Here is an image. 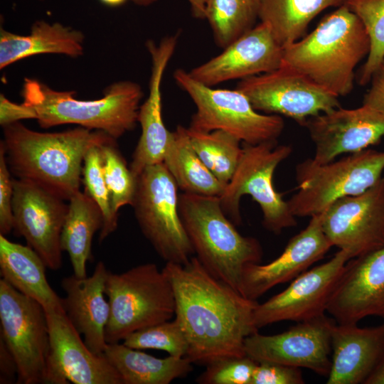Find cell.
<instances>
[{"instance_id":"cell-1","label":"cell","mask_w":384,"mask_h":384,"mask_svg":"<svg viewBox=\"0 0 384 384\" xmlns=\"http://www.w3.org/2000/svg\"><path fill=\"white\" fill-rule=\"evenodd\" d=\"M162 269L173 286L175 319L188 341L186 357L207 366L245 356L246 338L258 331L254 323L257 300L213 276L196 256L185 265L166 262Z\"/></svg>"},{"instance_id":"cell-2","label":"cell","mask_w":384,"mask_h":384,"mask_svg":"<svg viewBox=\"0 0 384 384\" xmlns=\"http://www.w3.org/2000/svg\"><path fill=\"white\" fill-rule=\"evenodd\" d=\"M1 142L11 173L36 183L64 200L80 191L85 156L114 139L83 127L60 132H39L20 123L3 127Z\"/></svg>"},{"instance_id":"cell-3","label":"cell","mask_w":384,"mask_h":384,"mask_svg":"<svg viewBox=\"0 0 384 384\" xmlns=\"http://www.w3.org/2000/svg\"><path fill=\"white\" fill-rule=\"evenodd\" d=\"M369 50L364 26L343 4L309 34L284 47L282 65L338 97L346 96L353 89L356 67Z\"/></svg>"},{"instance_id":"cell-4","label":"cell","mask_w":384,"mask_h":384,"mask_svg":"<svg viewBox=\"0 0 384 384\" xmlns=\"http://www.w3.org/2000/svg\"><path fill=\"white\" fill-rule=\"evenodd\" d=\"M75 92L58 91L38 80L26 78L21 90L23 102L42 128L76 124L101 130L117 139L133 130L138 122L144 93L138 83L116 82L107 87L102 97L81 100Z\"/></svg>"},{"instance_id":"cell-5","label":"cell","mask_w":384,"mask_h":384,"mask_svg":"<svg viewBox=\"0 0 384 384\" xmlns=\"http://www.w3.org/2000/svg\"><path fill=\"white\" fill-rule=\"evenodd\" d=\"M178 212L200 262L240 293L244 270L262 260L260 242L238 231L223 210L218 196L183 192L178 196Z\"/></svg>"},{"instance_id":"cell-6","label":"cell","mask_w":384,"mask_h":384,"mask_svg":"<svg viewBox=\"0 0 384 384\" xmlns=\"http://www.w3.org/2000/svg\"><path fill=\"white\" fill-rule=\"evenodd\" d=\"M105 294L110 317L105 328L107 343H119L131 334L175 316L172 284L163 269L145 263L121 273L109 272Z\"/></svg>"},{"instance_id":"cell-7","label":"cell","mask_w":384,"mask_h":384,"mask_svg":"<svg viewBox=\"0 0 384 384\" xmlns=\"http://www.w3.org/2000/svg\"><path fill=\"white\" fill-rule=\"evenodd\" d=\"M384 171V151L366 149L319 164L312 158L298 164V191L287 201L295 217H311L336 200L359 195L373 186Z\"/></svg>"},{"instance_id":"cell-8","label":"cell","mask_w":384,"mask_h":384,"mask_svg":"<svg viewBox=\"0 0 384 384\" xmlns=\"http://www.w3.org/2000/svg\"><path fill=\"white\" fill-rule=\"evenodd\" d=\"M174 79L196 105L189 129L198 132L225 131L247 144L277 142L284 128L277 114H265L254 109L248 98L238 89H215L194 80L181 68Z\"/></svg>"},{"instance_id":"cell-9","label":"cell","mask_w":384,"mask_h":384,"mask_svg":"<svg viewBox=\"0 0 384 384\" xmlns=\"http://www.w3.org/2000/svg\"><path fill=\"white\" fill-rule=\"evenodd\" d=\"M243 154L240 163L223 194L219 196L220 206L227 217L235 225L242 223L240 201L244 195H250L260 206L262 225L267 230L279 234L284 229L297 225L287 201L273 184L277 167L292 152L289 145H279L277 142L258 144L243 143Z\"/></svg>"},{"instance_id":"cell-10","label":"cell","mask_w":384,"mask_h":384,"mask_svg":"<svg viewBox=\"0 0 384 384\" xmlns=\"http://www.w3.org/2000/svg\"><path fill=\"white\" fill-rule=\"evenodd\" d=\"M177 183L164 163L137 177L132 206L142 234L166 262L185 265L195 254L178 212Z\"/></svg>"},{"instance_id":"cell-11","label":"cell","mask_w":384,"mask_h":384,"mask_svg":"<svg viewBox=\"0 0 384 384\" xmlns=\"http://www.w3.org/2000/svg\"><path fill=\"white\" fill-rule=\"evenodd\" d=\"M0 337L18 368L16 383H46L50 334L41 304L0 279Z\"/></svg>"},{"instance_id":"cell-12","label":"cell","mask_w":384,"mask_h":384,"mask_svg":"<svg viewBox=\"0 0 384 384\" xmlns=\"http://www.w3.org/2000/svg\"><path fill=\"white\" fill-rule=\"evenodd\" d=\"M235 88L257 111L283 115L302 126L310 117L341 107L337 95L282 64L273 71L240 80Z\"/></svg>"},{"instance_id":"cell-13","label":"cell","mask_w":384,"mask_h":384,"mask_svg":"<svg viewBox=\"0 0 384 384\" xmlns=\"http://www.w3.org/2000/svg\"><path fill=\"white\" fill-rule=\"evenodd\" d=\"M13 230L52 270L61 268V233L68 210L64 199L30 181L13 178Z\"/></svg>"},{"instance_id":"cell-14","label":"cell","mask_w":384,"mask_h":384,"mask_svg":"<svg viewBox=\"0 0 384 384\" xmlns=\"http://www.w3.org/2000/svg\"><path fill=\"white\" fill-rule=\"evenodd\" d=\"M323 230L351 259L384 246V177L365 192L339 198L323 213Z\"/></svg>"},{"instance_id":"cell-15","label":"cell","mask_w":384,"mask_h":384,"mask_svg":"<svg viewBox=\"0 0 384 384\" xmlns=\"http://www.w3.org/2000/svg\"><path fill=\"white\" fill-rule=\"evenodd\" d=\"M349 260L348 253L339 250L327 262L294 278L284 291L258 303L254 311L257 329L282 321L301 322L325 314Z\"/></svg>"},{"instance_id":"cell-16","label":"cell","mask_w":384,"mask_h":384,"mask_svg":"<svg viewBox=\"0 0 384 384\" xmlns=\"http://www.w3.org/2000/svg\"><path fill=\"white\" fill-rule=\"evenodd\" d=\"M335 322L324 314L298 322L280 334L263 335L257 331L246 338L245 354L257 363L304 368L328 376L331 364V333Z\"/></svg>"},{"instance_id":"cell-17","label":"cell","mask_w":384,"mask_h":384,"mask_svg":"<svg viewBox=\"0 0 384 384\" xmlns=\"http://www.w3.org/2000/svg\"><path fill=\"white\" fill-rule=\"evenodd\" d=\"M45 311L50 334L46 383L122 384L104 353L87 347L63 308Z\"/></svg>"},{"instance_id":"cell-18","label":"cell","mask_w":384,"mask_h":384,"mask_svg":"<svg viewBox=\"0 0 384 384\" xmlns=\"http://www.w3.org/2000/svg\"><path fill=\"white\" fill-rule=\"evenodd\" d=\"M304 127L315 146L312 159L319 164L368 149L384 137V117L363 105L321 113L309 118Z\"/></svg>"},{"instance_id":"cell-19","label":"cell","mask_w":384,"mask_h":384,"mask_svg":"<svg viewBox=\"0 0 384 384\" xmlns=\"http://www.w3.org/2000/svg\"><path fill=\"white\" fill-rule=\"evenodd\" d=\"M282 55L283 48L270 28L260 22L223 48L222 53L188 73L198 82L213 87L273 71L282 65Z\"/></svg>"},{"instance_id":"cell-20","label":"cell","mask_w":384,"mask_h":384,"mask_svg":"<svg viewBox=\"0 0 384 384\" xmlns=\"http://www.w3.org/2000/svg\"><path fill=\"white\" fill-rule=\"evenodd\" d=\"M323 213L311 216L307 226L289 240L275 260L245 267L240 286L243 297L257 300L272 287L294 279L324 257L333 246L322 228Z\"/></svg>"},{"instance_id":"cell-21","label":"cell","mask_w":384,"mask_h":384,"mask_svg":"<svg viewBox=\"0 0 384 384\" xmlns=\"http://www.w3.org/2000/svg\"><path fill=\"white\" fill-rule=\"evenodd\" d=\"M326 312L338 324L384 319V246L348 261Z\"/></svg>"},{"instance_id":"cell-22","label":"cell","mask_w":384,"mask_h":384,"mask_svg":"<svg viewBox=\"0 0 384 384\" xmlns=\"http://www.w3.org/2000/svg\"><path fill=\"white\" fill-rule=\"evenodd\" d=\"M177 42L176 34L164 37L158 44L152 40L146 43L151 68L149 95L140 105L138 113L142 133L129 166L136 178L146 167L164 162L173 139V132L167 129L163 120L161 87L164 73L174 53Z\"/></svg>"},{"instance_id":"cell-23","label":"cell","mask_w":384,"mask_h":384,"mask_svg":"<svg viewBox=\"0 0 384 384\" xmlns=\"http://www.w3.org/2000/svg\"><path fill=\"white\" fill-rule=\"evenodd\" d=\"M109 271L103 262L96 265L90 277L74 274L63 278L60 285L65 297L62 304L65 314L83 336L87 347L103 354L107 343L105 328L110 317V304L105 299V283Z\"/></svg>"},{"instance_id":"cell-24","label":"cell","mask_w":384,"mask_h":384,"mask_svg":"<svg viewBox=\"0 0 384 384\" xmlns=\"http://www.w3.org/2000/svg\"><path fill=\"white\" fill-rule=\"evenodd\" d=\"M331 364L327 384H364L375 368L384 345V322L361 328L357 324H333Z\"/></svg>"},{"instance_id":"cell-25","label":"cell","mask_w":384,"mask_h":384,"mask_svg":"<svg viewBox=\"0 0 384 384\" xmlns=\"http://www.w3.org/2000/svg\"><path fill=\"white\" fill-rule=\"evenodd\" d=\"M85 36L60 23L36 21L28 35L0 28V69L25 58L39 54H62L78 58L84 53Z\"/></svg>"},{"instance_id":"cell-26","label":"cell","mask_w":384,"mask_h":384,"mask_svg":"<svg viewBox=\"0 0 384 384\" xmlns=\"http://www.w3.org/2000/svg\"><path fill=\"white\" fill-rule=\"evenodd\" d=\"M46 265L31 247L14 242L0 234V272L21 294L36 300L45 310L63 308L60 298L46 275Z\"/></svg>"},{"instance_id":"cell-27","label":"cell","mask_w":384,"mask_h":384,"mask_svg":"<svg viewBox=\"0 0 384 384\" xmlns=\"http://www.w3.org/2000/svg\"><path fill=\"white\" fill-rule=\"evenodd\" d=\"M104 355L119 373L122 384H169L193 368L186 357L156 358L119 342L107 343Z\"/></svg>"},{"instance_id":"cell-28","label":"cell","mask_w":384,"mask_h":384,"mask_svg":"<svg viewBox=\"0 0 384 384\" xmlns=\"http://www.w3.org/2000/svg\"><path fill=\"white\" fill-rule=\"evenodd\" d=\"M68 201L61 233V248L69 255L73 274L85 277L92 239L103 225V215L99 206L85 191H78Z\"/></svg>"},{"instance_id":"cell-29","label":"cell","mask_w":384,"mask_h":384,"mask_svg":"<svg viewBox=\"0 0 384 384\" xmlns=\"http://www.w3.org/2000/svg\"><path fill=\"white\" fill-rule=\"evenodd\" d=\"M164 164L183 192L220 196L225 188L207 168L192 147L187 128L178 125Z\"/></svg>"},{"instance_id":"cell-30","label":"cell","mask_w":384,"mask_h":384,"mask_svg":"<svg viewBox=\"0 0 384 384\" xmlns=\"http://www.w3.org/2000/svg\"><path fill=\"white\" fill-rule=\"evenodd\" d=\"M345 0H259V18L271 30L282 47L301 38L310 22L329 7Z\"/></svg>"},{"instance_id":"cell-31","label":"cell","mask_w":384,"mask_h":384,"mask_svg":"<svg viewBox=\"0 0 384 384\" xmlns=\"http://www.w3.org/2000/svg\"><path fill=\"white\" fill-rule=\"evenodd\" d=\"M259 0H207L205 18L215 43L225 48L255 26Z\"/></svg>"},{"instance_id":"cell-32","label":"cell","mask_w":384,"mask_h":384,"mask_svg":"<svg viewBox=\"0 0 384 384\" xmlns=\"http://www.w3.org/2000/svg\"><path fill=\"white\" fill-rule=\"evenodd\" d=\"M187 131L196 154L213 174L226 186L242 158V142L223 130L198 132L187 128Z\"/></svg>"},{"instance_id":"cell-33","label":"cell","mask_w":384,"mask_h":384,"mask_svg":"<svg viewBox=\"0 0 384 384\" xmlns=\"http://www.w3.org/2000/svg\"><path fill=\"white\" fill-rule=\"evenodd\" d=\"M368 33L370 50L360 73L358 83L366 85L384 59V0H345Z\"/></svg>"},{"instance_id":"cell-34","label":"cell","mask_w":384,"mask_h":384,"mask_svg":"<svg viewBox=\"0 0 384 384\" xmlns=\"http://www.w3.org/2000/svg\"><path fill=\"white\" fill-rule=\"evenodd\" d=\"M101 146H94L89 150L82 171L85 191L97 203L103 215V225L99 235L100 242L112 233L118 225V213L113 210L103 173Z\"/></svg>"},{"instance_id":"cell-35","label":"cell","mask_w":384,"mask_h":384,"mask_svg":"<svg viewBox=\"0 0 384 384\" xmlns=\"http://www.w3.org/2000/svg\"><path fill=\"white\" fill-rule=\"evenodd\" d=\"M105 178L110 192L113 210L132 204L137 188V178L119 151L116 139L100 146Z\"/></svg>"},{"instance_id":"cell-36","label":"cell","mask_w":384,"mask_h":384,"mask_svg":"<svg viewBox=\"0 0 384 384\" xmlns=\"http://www.w3.org/2000/svg\"><path fill=\"white\" fill-rule=\"evenodd\" d=\"M123 343L135 349H156L167 352L169 356L186 357L188 343L176 319L137 331L126 337Z\"/></svg>"},{"instance_id":"cell-37","label":"cell","mask_w":384,"mask_h":384,"mask_svg":"<svg viewBox=\"0 0 384 384\" xmlns=\"http://www.w3.org/2000/svg\"><path fill=\"white\" fill-rule=\"evenodd\" d=\"M257 362L245 355L217 360L198 377L201 384H251Z\"/></svg>"},{"instance_id":"cell-38","label":"cell","mask_w":384,"mask_h":384,"mask_svg":"<svg viewBox=\"0 0 384 384\" xmlns=\"http://www.w3.org/2000/svg\"><path fill=\"white\" fill-rule=\"evenodd\" d=\"M300 368L272 362H260L255 370L251 384L304 383Z\"/></svg>"},{"instance_id":"cell-39","label":"cell","mask_w":384,"mask_h":384,"mask_svg":"<svg viewBox=\"0 0 384 384\" xmlns=\"http://www.w3.org/2000/svg\"><path fill=\"white\" fill-rule=\"evenodd\" d=\"M9 169L5 150L0 144V234L6 235L14 227L13 195L14 186Z\"/></svg>"},{"instance_id":"cell-40","label":"cell","mask_w":384,"mask_h":384,"mask_svg":"<svg viewBox=\"0 0 384 384\" xmlns=\"http://www.w3.org/2000/svg\"><path fill=\"white\" fill-rule=\"evenodd\" d=\"M370 86L363 97V105L384 117V59L370 79Z\"/></svg>"},{"instance_id":"cell-41","label":"cell","mask_w":384,"mask_h":384,"mask_svg":"<svg viewBox=\"0 0 384 384\" xmlns=\"http://www.w3.org/2000/svg\"><path fill=\"white\" fill-rule=\"evenodd\" d=\"M34 119L32 111L23 103L16 104L0 95V124L3 127L22 119Z\"/></svg>"},{"instance_id":"cell-42","label":"cell","mask_w":384,"mask_h":384,"mask_svg":"<svg viewBox=\"0 0 384 384\" xmlns=\"http://www.w3.org/2000/svg\"><path fill=\"white\" fill-rule=\"evenodd\" d=\"M18 368L11 351L0 337V383H16Z\"/></svg>"},{"instance_id":"cell-43","label":"cell","mask_w":384,"mask_h":384,"mask_svg":"<svg viewBox=\"0 0 384 384\" xmlns=\"http://www.w3.org/2000/svg\"><path fill=\"white\" fill-rule=\"evenodd\" d=\"M364 384H384V345L375 368Z\"/></svg>"},{"instance_id":"cell-44","label":"cell","mask_w":384,"mask_h":384,"mask_svg":"<svg viewBox=\"0 0 384 384\" xmlns=\"http://www.w3.org/2000/svg\"><path fill=\"white\" fill-rule=\"evenodd\" d=\"M191 6L193 15L198 18L205 19L207 0H187Z\"/></svg>"},{"instance_id":"cell-45","label":"cell","mask_w":384,"mask_h":384,"mask_svg":"<svg viewBox=\"0 0 384 384\" xmlns=\"http://www.w3.org/2000/svg\"><path fill=\"white\" fill-rule=\"evenodd\" d=\"M100 1L109 6H116L124 4L126 0H100Z\"/></svg>"},{"instance_id":"cell-46","label":"cell","mask_w":384,"mask_h":384,"mask_svg":"<svg viewBox=\"0 0 384 384\" xmlns=\"http://www.w3.org/2000/svg\"><path fill=\"white\" fill-rule=\"evenodd\" d=\"M132 1L137 5L146 6L154 4L158 0H132Z\"/></svg>"},{"instance_id":"cell-47","label":"cell","mask_w":384,"mask_h":384,"mask_svg":"<svg viewBox=\"0 0 384 384\" xmlns=\"http://www.w3.org/2000/svg\"><path fill=\"white\" fill-rule=\"evenodd\" d=\"M41 1H42V0H41Z\"/></svg>"}]
</instances>
